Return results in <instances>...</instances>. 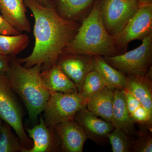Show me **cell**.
Wrapping results in <instances>:
<instances>
[{
    "instance_id": "cell-1",
    "label": "cell",
    "mask_w": 152,
    "mask_h": 152,
    "mask_svg": "<svg viewBox=\"0 0 152 152\" xmlns=\"http://www.w3.org/2000/svg\"><path fill=\"white\" fill-rule=\"evenodd\" d=\"M34 18L35 44L31 53L18 61L26 68L36 64L42 71L51 68L57 63L63 50L73 39L79 27L75 21L65 20L53 8L39 4L34 0H24Z\"/></svg>"
},
{
    "instance_id": "cell-2",
    "label": "cell",
    "mask_w": 152,
    "mask_h": 152,
    "mask_svg": "<svg viewBox=\"0 0 152 152\" xmlns=\"http://www.w3.org/2000/svg\"><path fill=\"white\" fill-rule=\"evenodd\" d=\"M42 66L36 64L26 68L12 56L10 67L6 72L10 84L23 103L31 121L36 122L43 112L50 92L42 78Z\"/></svg>"
},
{
    "instance_id": "cell-3",
    "label": "cell",
    "mask_w": 152,
    "mask_h": 152,
    "mask_svg": "<svg viewBox=\"0 0 152 152\" xmlns=\"http://www.w3.org/2000/svg\"><path fill=\"white\" fill-rule=\"evenodd\" d=\"M62 54L104 57L120 54L113 37L104 25L99 5L94 6Z\"/></svg>"
},
{
    "instance_id": "cell-4",
    "label": "cell",
    "mask_w": 152,
    "mask_h": 152,
    "mask_svg": "<svg viewBox=\"0 0 152 152\" xmlns=\"http://www.w3.org/2000/svg\"><path fill=\"white\" fill-rule=\"evenodd\" d=\"M24 115L18 95L12 88L5 73L0 72V118L13 128L24 147L25 152L32 148L33 142L25 130Z\"/></svg>"
},
{
    "instance_id": "cell-5",
    "label": "cell",
    "mask_w": 152,
    "mask_h": 152,
    "mask_svg": "<svg viewBox=\"0 0 152 152\" xmlns=\"http://www.w3.org/2000/svg\"><path fill=\"white\" fill-rule=\"evenodd\" d=\"M142 41L141 45L134 50L104 57V59L125 75H145L152 69V33Z\"/></svg>"
},
{
    "instance_id": "cell-6",
    "label": "cell",
    "mask_w": 152,
    "mask_h": 152,
    "mask_svg": "<svg viewBox=\"0 0 152 152\" xmlns=\"http://www.w3.org/2000/svg\"><path fill=\"white\" fill-rule=\"evenodd\" d=\"M86 105L79 93H50L43 111L44 121L54 128L61 123L74 120L76 114Z\"/></svg>"
},
{
    "instance_id": "cell-7",
    "label": "cell",
    "mask_w": 152,
    "mask_h": 152,
    "mask_svg": "<svg viewBox=\"0 0 152 152\" xmlns=\"http://www.w3.org/2000/svg\"><path fill=\"white\" fill-rule=\"evenodd\" d=\"M140 4L134 0H104L100 8L104 25L109 34L113 37L119 34Z\"/></svg>"
},
{
    "instance_id": "cell-8",
    "label": "cell",
    "mask_w": 152,
    "mask_h": 152,
    "mask_svg": "<svg viewBox=\"0 0 152 152\" xmlns=\"http://www.w3.org/2000/svg\"><path fill=\"white\" fill-rule=\"evenodd\" d=\"M152 3L142 4L122 31L113 37L117 46L123 47L132 41L143 39L152 33Z\"/></svg>"
},
{
    "instance_id": "cell-9",
    "label": "cell",
    "mask_w": 152,
    "mask_h": 152,
    "mask_svg": "<svg viewBox=\"0 0 152 152\" xmlns=\"http://www.w3.org/2000/svg\"><path fill=\"white\" fill-rule=\"evenodd\" d=\"M56 64L75 84L79 93L87 74L94 68V56L83 55H61Z\"/></svg>"
},
{
    "instance_id": "cell-10",
    "label": "cell",
    "mask_w": 152,
    "mask_h": 152,
    "mask_svg": "<svg viewBox=\"0 0 152 152\" xmlns=\"http://www.w3.org/2000/svg\"><path fill=\"white\" fill-rule=\"evenodd\" d=\"M74 121L81 126L88 139L99 145L104 144L108 134L115 129L113 124L99 118L86 107L76 114Z\"/></svg>"
},
{
    "instance_id": "cell-11",
    "label": "cell",
    "mask_w": 152,
    "mask_h": 152,
    "mask_svg": "<svg viewBox=\"0 0 152 152\" xmlns=\"http://www.w3.org/2000/svg\"><path fill=\"white\" fill-rule=\"evenodd\" d=\"M28 136L32 140V147L25 152H61V142L54 128L46 124L43 118L31 129L25 128Z\"/></svg>"
},
{
    "instance_id": "cell-12",
    "label": "cell",
    "mask_w": 152,
    "mask_h": 152,
    "mask_svg": "<svg viewBox=\"0 0 152 152\" xmlns=\"http://www.w3.org/2000/svg\"><path fill=\"white\" fill-rule=\"evenodd\" d=\"M54 129L61 142V151L64 152H82L86 135L81 126L74 120L61 123Z\"/></svg>"
},
{
    "instance_id": "cell-13",
    "label": "cell",
    "mask_w": 152,
    "mask_h": 152,
    "mask_svg": "<svg viewBox=\"0 0 152 152\" xmlns=\"http://www.w3.org/2000/svg\"><path fill=\"white\" fill-rule=\"evenodd\" d=\"M26 7L24 0H0L2 16L20 33H30L31 30L26 14Z\"/></svg>"
},
{
    "instance_id": "cell-14",
    "label": "cell",
    "mask_w": 152,
    "mask_h": 152,
    "mask_svg": "<svg viewBox=\"0 0 152 152\" xmlns=\"http://www.w3.org/2000/svg\"><path fill=\"white\" fill-rule=\"evenodd\" d=\"M126 89L140 102L152 117V69L145 76H126Z\"/></svg>"
},
{
    "instance_id": "cell-15",
    "label": "cell",
    "mask_w": 152,
    "mask_h": 152,
    "mask_svg": "<svg viewBox=\"0 0 152 152\" xmlns=\"http://www.w3.org/2000/svg\"><path fill=\"white\" fill-rule=\"evenodd\" d=\"M112 124L115 128L120 129L129 136L136 134V124L128 111L124 90H114Z\"/></svg>"
},
{
    "instance_id": "cell-16",
    "label": "cell",
    "mask_w": 152,
    "mask_h": 152,
    "mask_svg": "<svg viewBox=\"0 0 152 152\" xmlns=\"http://www.w3.org/2000/svg\"><path fill=\"white\" fill-rule=\"evenodd\" d=\"M114 90L115 89L110 87H104L91 97L86 105V107L90 112L111 124L113 123Z\"/></svg>"
},
{
    "instance_id": "cell-17",
    "label": "cell",
    "mask_w": 152,
    "mask_h": 152,
    "mask_svg": "<svg viewBox=\"0 0 152 152\" xmlns=\"http://www.w3.org/2000/svg\"><path fill=\"white\" fill-rule=\"evenodd\" d=\"M41 75L46 86L50 93H79L75 84L57 64L48 69L42 71Z\"/></svg>"
},
{
    "instance_id": "cell-18",
    "label": "cell",
    "mask_w": 152,
    "mask_h": 152,
    "mask_svg": "<svg viewBox=\"0 0 152 152\" xmlns=\"http://www.w3.org/2000/svg\"><path fill=\"white\" fill-rule=\"evenodd\" d=\"M94 57V69L102 77L107 86L115 89L125 90L126 75L109 64L102 57Z\"/></svg>"
},
{
    "instance_id": "cell-19",
    "label": "cell",
    "mask_w": 152,
    "mask_h": 152,
    "mask_svg": "<svg viewBox=\"0 0 152 152\" xmlns=\"http://www.w3.org/2000/svg\"><path fill=\"white\" fill-rule=\"evenodd\" d=\"M94 0H55L53 9L63 18L75 21Z\"/></svg>"
},
{
    "instance_id": "cell-20",
    "label": "cell",
    "mask_w": 152,
    "mask_h": 152,
    "mask_svg": "<svg viewBox=\"0 0 152 152\" xmlns=\"http://www.w3.org/2000/svg\"><path fill=\"white\" fill-rule=\"evenodd\" d=\"M124 91L128 111L133 121L142 128L152 130V117L150 115L140 102L127 90L125 89Z\"/></svg>"
},
{
    "instance_id": "cell-21",
    "label": "cell",
    "mask_w": 152,
    "mask_h": 152,
    "mask_svg": "<svg viewBox=\"0 0 152 152\" xmlns=\"http://www.w3.org/2000/svg\"><path fill=\"white\" fill-rule=\"evenodd\" d=\"M29 43V38L26 34H0V54L16 56L27 48Z\"/></svg>"
},
{
    "instance_id": "cell-22",
    "label": "cell",
    "mask_w": 152,
    "mask_h": 152,
    "mask_svg": "<svg viewBox=\"0 0 152 152\" xmlns=\"http://www.w3.org/2000/svg\"><path fill=\"white\" fill-rule=\"evenodd\" d=\"M6 122L0 128V152H23L25 150L20 138Z\"/></svg>"
},
{
    "instance_id": "cell-23",
    "label": "cell",
    "mask_w": 152,
    "mask_h": 152,
    "mask_svg": "<svg viewBox=\"0 0 152 152\" xmlns=\"http://www.w3.org/2000/svg\"><path fill=\"white\" fill-rule=\"evenodd\" d=\"M106 86L107 85L102 77L93 69L87 74L79 94L87 103L91 97Z\"/></svg>"
},
{
    "instance_id": "cell-24",
    "label": "cell",
    "mask_w": 152,
    "mask_h": 152,
    "mask_svg": "<svg viewBox=\"0 0 152 152\" xmlns=\"http://www.w3.org/2000/svg\"><path fill=\"white\" fill-rule=\"evenodd\" d=\"M113 152H131L132 141L130 136L119 129H114L107 135Z\"/></svg>"
},
{
    "instance_id": "cell-25",
    "label": "cell",
    "mask_w": 152,
    "mask_h": 152,
    "mask_svg": "<svg viewBox=\"0 0 152 152\" xmlns=\"http://www.w3.org/2000/svg\"><path fill=\"white\" fill-rule=\"evenodd\" d=\"M136 135L137 140L132 141L131 152H152V130L142 128Z\"/></svg>"
},
{
    "instance_id": "cell-26",
    "label": "cell",
    "mask_w": 152,
    "mask_h": 152,
    "mask_svg": "<svg viewBox=\"0 0 152 152\" xmlns=\"http://www.w3.org/2000/svg\"><path fill=\"white\" fill-rule=\"evenodd\" d=\"M20 33L19 31L9 23L0 14V34L16 35Z\"/></svg>"
},
{
    "instance_id": "cell-27",
    "label": "cell",
    "mask_w": 152,
    "mask_h": 152,
    "mask_svg": "<svg viewBox=\"0 0 152 152\" xmlns=\"http://www.w3.org/2000/svg\"><path fill=\"white\" fill-rule=\"evenodd\" d=\"M12 56L0 54V72L6 73L10 67Z\"/></svg>"
},
{
    "instance_id": "cell-28",
    "label": "cell",
    "mask_w": 152,
    "mask_h": 152,
    "mask_svg": "<svg viewBox=\"0 0 152 152\" xmlns=\"http://www.w3.org/2000/svg\"><path fill=\"white\" fill-rule=\"evenodd\" d=\"M34 1L43 7L53 9L55 0H34Z\"/></svg>"
},
{
    "instance_id": "cell-29",
    "label": "cell",
    "mask_w": 152,
    "mask_h": 152,
    "mask_svg": "<svg viewBox=\"0 0 152 152\" xmlns=\"http://www.w3.org/2000/svg\"><path fill=\"white\" fill-rule=\"evenodd\" d=\"M138 2L140 4H148V3H152V0H134Z\"/></svg>"
},
{
    "instance_id": "cell-30",
    "label": "cell",
    "mask_w": 152,
    "mask_h": 152,
    "mask_svg": "<svg viewBox=\"0 0 152 152\" xmlns=\"http://www.w3.org/2000/svg\"><path fill=\"white\" fill-rule=\"evenodd\" d=\"M3 124V121L0 118V128L1 126Z\"/></svg>"
}]
</instances>
